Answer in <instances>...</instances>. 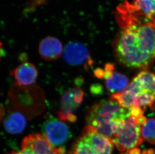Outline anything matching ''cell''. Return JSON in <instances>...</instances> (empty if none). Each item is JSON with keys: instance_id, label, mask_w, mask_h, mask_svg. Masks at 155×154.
Returning a JSON list of instances; mask_svg holds the SVG:
<instances>
[{"instance_id": "1", "label": "cell", "mask_w": 155, "mask_h": 154, "mask_svg": "<svg viewBox=\"0 0 155 154\" xmlns=\"http://www.w3.org/2000/svg\"><path fill=\"white\" fill-rule=\"evenodd\" d=\"M153 20L130 23L117 35L114 51L121 65L146 70L155 62V23Z\"/></svg>"}, {"instance_id": "2", "label": "cell", "mask_w": 155, "mask_h": 154, "mask_svg": "<svg viewBox=\"0 0 155 154\" xmlns=\"http://www.w3.org/2000/svg\"><path fill=\"white\" fill-rule=\"evenodd\" d=\"M130 115V110L110 99L96 103L88 109L86 121L87 125L112 141L120 123Z\"/></svg>"}, {"instance_id": "3", "label": "cell", "mask_w": 155, "mask_h": 154, "mask_svg": "<svg viewBox=\"0 0 155 154\" xmlns=\"http://www.w3.org/2000/svg\"><path fill=\"white\" fill-rule=\"evenodd\" d=\"M114 145L111 140L86 125L72 144L69 154H112Z\"/></svg>"}, {"instance_id": "4", "label": "cell", "mask_w": 155, "mask_h": 154, "mask_svg": "<svg viewBox=\"0 0 155 154\" xmlns=\"http://www.w3.org/2000/svg\"><path fill=\"white\" fill-rule=\"evenodd\" d=\"M143 141L140 126L130 115L120 123L112 140L117 149L121 152L137 148Z\"/></svg>"}, {"instance_id": "5", "label": "cell", "mask_w": 155, "mask_h": 154, "mask_svg": "<svg viewBox=\"0 0 155 154\" xmlns=\"http://www.w3.org/2000/svg\"><path fill=\"white\" fill-rule=\"evenodd\" d=\"M63 147L56 148L50 144L43 134H30L22 141L21 149L9 154H64Z\"/></svg>"}, {"instance_id": "6", "label": "cell", "mask_w": 155, "mask_h": 154, "mask_svg": "<svg viewBox=\"0 0 155 154\" xmlns=\"http://www.w3.org/2000/svg\"><path fill=\"white\" fill-rule=\"evenodd\" d=\"M84 93L79 88H73L62 96L60 108L57 111L59 119L63 122H76L77 117L75 112L81 106L84 101Z\"/></svg>"}, {"instance_id": "7", "label": "cell", "mask_w": 155, "mask_h": 154, "mask_svg": "<svg viewBox=\"0 0 155 154\" xmlns=\"http://www.w3.org/2000/svg\"><path fill=\"white\" fill-rule=\"evenodd\" d=\"M42 130L43 135L56 148L61 147L59 146L66 142L70 134L68 125L54 117L48 118L44 122Z\"/></svg>"}, {"instance_id": "8", "label": "cell", "mask_w": 155, "mask_h": 154, "mask_svg": "<svg viewBox=\"0 0 155 154\" xmlns=\"http://www.w3.org/2000/svg\"><path fill=\"white\" fill-rule=\"evenodd\" d=\"M114 69L113 64H107L104 70L98 69L94 72L96 77L104 79L106 88L112 94L124 91L129 84L127 77L123 74L114 71Z\"/></svg>"}, {"instance_id": "9", "label": "cell", "mask_w": 155, "mask_h": 154, "mask_svg": "<svg viewBox=\"0 0 155 154\" xmlns=\"http://www.w3.org/2000/svg\"><path fill=\"white\" fill-rule=\"evenodd\" d=\"M89 56L87 48L80 43L70 42L63 50V59L70 65L78 66L89 62Z\"/></svg>"}, {"instance_id": "10", "label": "cell", "mask_w": 155, "mask_h": 154, "mask_svg": "<svg viewBox=\"0 0 155 154\" xmlns=\"http://www.w3.org/2000/svg\"><path fill=\"white\" fill-rule=\"evenodd\" d=\"M13 77L14 83L17 86H28L35 82L38 77V72L34 64L23 63L10 72Z\"/></svg>"}, {"instance_id": "11", "label": "cell", "mask_w": 155, "mask_h": 154, "mask_svg": "<svg viewBox=\"0 0 155 154\" xmlns=\"http://www.w3.org/2000/svg\"><path fill=\"white\" fill-rule=\"evenodd\" d=\"M62 43L55 37L48 36L40 42L38 51L41 58L48 61L57 60L63 55Z\"/></svg>"}, {"instance_id": "12", "label": "cell", "mask_w": 155, "mask_h": 154, "mask_svg": "<svg viewBox=\"0 0 155 154\" xmlns=\"http://www.w3.org/2000/svg\"><path fill=\"white\" fill-rule=\"evenodd\" d=\"M27 122L25 117L19 112H12L4 121L5 129L11 134H20L25 129Z\"/></svg>"}, {"instance_id": "13", "label": "cell", "mask_w": 155, "mask_h": 154, "mask_svg": "<svg viewBox=\"0 0 155 154\" xmlns=\"http://www.w3.org/2000/svg\"><path fill=\"white\" fill-rule=\"evenodd\" d=\"M132 10L146 20H153L155 18V0H134Z\"/></svg>"}, {"instance_id": "14", "label": "cell", "mask_w": 155, "mask_h": 154, "mask_svg": "<svg viewBox=\"0 0 155 154\" xmlns=\"http://www.w3.org/2000/svg\"><path fill=\"white\" fill-rule=\"evenodd\" d=\"M140 136L143 141L155 145V117L147 119L140 126Z\"/></svg>"}, {"instance_id": "15", "label": "cell", "mask_w": 155, "mask_h": 154, "mask_svg": "<svg viewBox=\"0 0 155 154\" xmlns=\"http://www.w3.org/2000/svg\"><path fill=\"white\" fill-rule=\"evenodd\" d=\"M120 154H155V152L153 149L145 150L142 151L140 149L137 147Z\"/></svg>"}, {"instance_id": "16", "label": "cell", "mask_w": 155, "mask_h": 154, "mask_svg": "<svg viewBox=\"0 0 155 154\" xmlns=\"http://www.w3.org/2000/svg\"><path fill=\"white\" fill-rule=\"evenodd\" d=\"M5 115V109L3 106L0 104V123L2 121Z\"/></svg>"}, {"instance_id": "17", "label": "cell", "mask_w": 155, "mask_h": 154, "mask_svg": "<svg viewBox=\"0 0 155 154\" xmlns=\"http://www.w3.org/2000/svg\"><path fill=\"white\" fill-rule=\"evenodd\" d=\"M2 43H0V59L1 58L2 56Z\"/></svg>"}]
</instances>
